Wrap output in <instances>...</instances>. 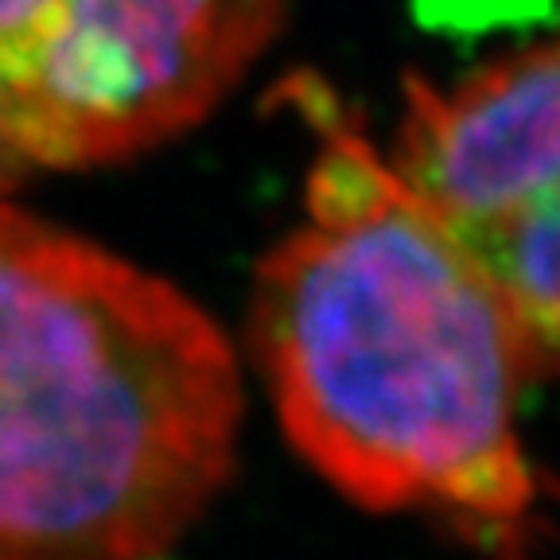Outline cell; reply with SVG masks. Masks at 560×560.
<instances>
[{
  "label": "cell",
  "mask_w": 560,
  "mask_h": 560,
  "mask_svg": "<svg viewBox=\"0 0 560 560\" xmlns=\"http://www.w3.org/2000/svg\"><path fill=\"white\" fill-rule=\"evenodd\" d=\"M307 219L257 269L254 354L315 471L370 510H424L529 560L541 487L517 440L522 335L487 272L315 79Z\"/></svg>",
  "instance_id": "cell-1"
},
{
  "label": "cell",
  "mask_w": 560,
  "mask_h": 560,
  "mask_svg": "<svg viewBox=\"0 0 560 560\" xmlns=\"http://www.w3.org/2000/svg\"><path fill=\"white\" fill-rule=\"evenodd\" d=\"M226 339L179 289L0 207V560H149L234 464Z\"/></svg>",
  "instance_id": "cell-2"
},
{
  "label": "cell",
  "mask_w": 560,
  "mask_h": 560,
  "mask_svg": "<svg viewBox=\"0 0 560 560\" xmlns=\"http://www.w3.org/2000/svg\"><path fill=\"white\" fill-rule=\"evenodd\" d=\"M280 0H0V140L51 167L137 156L219 105Z\"/></svg>",
  "instance_id": "cell-3"
},
{
  "label": "cell",
  "mask_w": 560,
  "mask_h": 560,
  "mask_svg": "<svg viewBox=\"0 0 560 560\" xmlns=\"http://www.w3.org/2000/svg\"><path fill=\"white\" fill-rule=\"evenodd\" d=\"M389 164L487 272L529 374L560 377V24L447 82L412 74Z\"/></svg>",
  "instance_id": "cell-4"
},
{
  "label": "cell",
  "mask_w": 560,
  "mask_h": 560,
  "mask_svg": "<svg viewBox=\"0 0 560 560\" xmlns=\"http://www.w3.org/2000/svg\"><path fill=\"white\" fill-rule=\"evenodd\" d=\"M12 149L9 144H4V140H0V187H4V179H9V167H12Z\"/></svg>",
  "instance_id": "cell-5"
}]
</instances>
